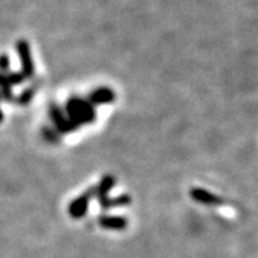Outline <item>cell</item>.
<instances>
[{
  "mask_svg": "<svg viewBox=\"0 0 258 258\" xmlns=\"http://www.w3.org/2000/svg\"><path fill=\"white\" fill-rule=\"evenodd\" d=\"M16 49H18L20 62H22V74L25 75L26 78L32 76L33 72H35V66H33V60H32V53H30L29 43L25 42V40H19Z\"/></svg>",
  "mask_w": 258,
  "mask_h": 258,
  "instance_id": "1",
  "label": "cell"
},
{
  "mask_svg": "<svg viewBox=\"0 0 258 258\" xmlns=\"http://www.w3.org/2000/svg\"><path fill=\"white\" fill-rule=\"evenodd\" d=\"M0 69H2L3 72L9 71V57L6 55L0 56Z\"/></svg>",
  "mask_w": 258,
  "mask_h": 258,
  "instance_id": "2",
  "label": "cell"
}]
</instances>
